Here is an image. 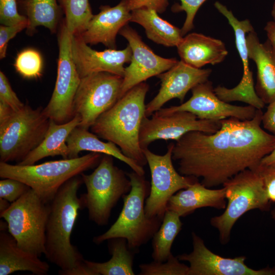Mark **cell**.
<instances>
[{"label":"cell","mask_w":275,"mask_h":275,"mask_svg":"<svg viewBox=\"0 0 275 275\" xmlns=\"http://www.w3.org/2000/svg\"><path fill=\"white\" fill-rule=\"evenodd\" d=\"M262 115L257 109L251 120H221V127L214 133L185 134L174 144L172 151L178 172L201 178L203 185L211 188L246 169H255L275 148V136L261 127Z\"/></svg>","instance_id":"1"},{"label":"cell","mask_w":275,"mask_h":275,"mask_svg":"<svg viewBox=\"0 0 275 275\" xmlns=\"http://www.w3.org/2000/svg\"><path fill=\"white\" fill-rule=\"evenodd\" d=\"M83 183L81 176H76L59 189L49 205L45 232V258L66 271L82 263L84 258L71 242V236L78 215L84 208L77 191Z\"/></svg>","instance_id":"2"},{"label":"cell","mask_w":275,"mask_h":275,"mask_svg":"<svg viewBox=\"0 0 275 275\" xmlns=\"http://www.w3.org/2000/svg\"><path fill=\"white\" fill-rule=\"evenodd\" d=\"M148 90L145 82L133 87L90 128L99 138L114 143L125 156L143 167L147 162L140 145V132L146 116L145 100Z\"/></svg>","instance_id":"3"},{"label":"cell","mask_w":275,"mask_h":275,"mask_svg":"<svg viewBox=\"0 0 275 275\" xmlns=\"http://www.w3.org/2000/svg\"><path fill=\"white\" fill-rule=\"evenodd\" d=\"M102 156L100 153L91 152L74 158H63L32 165L0 162V177L24 183L44 202L49 204L65 182L97 166Z\"/></svg>","instance_id":"4"},{"label":"cell","mask_w":275,"mask_h":275,"mask_svg":"<svg viewBox=\"0 0 275 275\" xmlns=\"http://www.w3.org/2000/svg\"><path fill=\"white\" fill-rule=\"evenodd\" d=\"M127 175L131 189L123 197V208L116 222L105 232L93 238L96 244L112 238H123L130 249L136 250L152 238L161 224L162 218L148 217L145 214V204L150 188L144 175L134 171Z\"/></svg>","instance_id":"5"},{"label":"cell","mask_w":275,"mask_h":275,"mask_svg":"<svg viewBox=\"0 0 275 275\" xmlns=\"http://www.w3.org/2000/svg\"><path fill=\"white\" fill-rule=\"evenodd\" d=\"M80 175L87 189L80 198L89 219L98 226L106 225L113 208L131 189L127 173L114 164L113 156L104 154L92 173Z\"/></svg>","instance_id":"6"},{"label":"cell","mask_w":275,"mask_h":275,"mask_svg":"<svg viewBox=\"0 0 275 275\" xmlns=\"http://www.w3.org/2000/svg\"><path fill=\"white\" fill-rule=\"evenodd\" d=\"M227 203L224 212L212 217L210 224L218 232L221 242L225 244L237 221L253 209L268 211L269 201L259 173L246 169L234 176L223 185Z\"/></svg>","instance_id":"7"},{"label":"cell","mask_w":275,"mask_h":275,"mask_svg":"<svg viewBox=\"0 0 275 275\" xmlns=\"http://www.w3.org/2000/svg\"><path fill=\"white\" fill-rule=\"evenodd\" d=\"M49 119L27 104L0 123V162H21L44 139Z\"/></svg>","instance_id":"8"},{"label":"cell","mask_w":275,"mask_h":275,"mask_svg":"<svg viewBox=\"0 0 275 275\" xmlns=\"http://www.w3.org/2000/svg\"><path fill=\"white\" fill-rule=\"evenodd\" d=\"M49 205L31 188L0 213L8 231L21 249L39 257L45 252V232Z\"/></svg>","instance_id":"9"},{"label":"cell","mask_w":275,"mask_h":275,"mask_svg":"<svg viewBox=\"0 0 275 275\" xmlns=\"http://www.w3.org/2000/svg\"><path fill=\"white\" fill-rule=\"evenodd\" d=\"M72 36L64 18L58 36L59 58L56 82L50 99L43 108L45 115L58 124L69 122L74 117L73 101L81 79L72 58Z\"/></svg>","instance_id":"10"},{"label":"cell","mask_w":275,"mask_h":275,"mask_svg":"<svg viewBox=\"0 0 275 275\" xmlns=\"http://www.w3.org/2000/svg\"><path fill=\"white\" fill-rule=\"evenodd\" d=\"M174 144L170 143L166 153L162 155L152 152L148 148L142 149L151 177L150 191L145 204L148 217L163 218L170 199L180 190L198 181L197 178L182 175L175 169L172 162Z\"/></svg>","instance_id":"11"},{"label":"cell","mask_w":275,"mask_h":275,"mask_svg":"<svg viewBox=\"0 0 275 275\" xmlns=\"http://www.w3.org/2000/svg\"><path fill=\"white\" fill-rule=\"evenodd\" d=\"M123 77L98 72L81 78L74 101V114L81 118L80 127L89 129L97 118L119 99Z\"/></svg>","instance_id":"12"},{"label":"cell","mask_w":275,"mask_h":275,"mask_svg":"<svg viewBox=\"0 0 275 275\" xmlns=\"http://www.w3.org/2000/svg\"><path fill=\"white\" fill-rule=\"evenodd\" d=\"M221 127L220 120L199 119L187 111L167 114L155 112L150 118L145 116L140 132V143L142 149L158 140L177 141L187 132L199 131L214 133Z\"/></svg>","instance_id":"13"},{"label":"cell","mask_w":275,"mask_h":275,"mask_svg":"<svg viewBox=\"0 0 275 275\" xmlns=\"http://www.w3.org/2000/svg\"><path fill=\"white\" fill-rule=\"evenodd\" d=\"M214 6L226 17L233 29L236 46L243 66L242 77L235 87L228 89L218 86L214 88V92L225 102L241 101L256 109H262L265 104L255 91L253 72L249 66L250 59L246 41V34L254 31V29L248 19L239 20L231 10L219 2H215Z\"/></svg>","instance_id":"14"},{"label":"cell","mask_w":275,"mask_h":275,"mask_svg":"<svg viewBox=\"0 0 275 275\" xmlns=\"http://www.w3.org/2000/svg\"><path fill=\"white\" fill-rule=\"evenodd\" d=\"M191 236L192 252L177 256L180 261L189 263L188 275H275V265L257 270L251 268L245 263V256L222 257L209 250L195 232Z\"/></svg>","instance_id":"15"},{"label":"cell","mask_w":275,"mask_h":275,"mask_svg":"<svg viewBox=\"0 0 275 275\" xmlns=\"http://www.w3.org/2000/svg\"><path fill=\"white\" fill-rule=\"evenodd\" d=\"M192 95L180 105L157 111L160 114L176 111H187L195 115L199 119L221 120L234 117L241 120L253 119L257 109L251 106H237L219 99L214 92L211 81L208 80L200 83L191 90Z\"/></svg>","instance_id":"16"},{"label":"cell","mask_w":275,"mask_h":275,"mask_svg":"<svg viewBox=\"0 0 275 275\" xmlns=\"http://www.w3.org/2000/svg\"><path fill=\"white\" fill-rule=\"evenodd\" d=\"M119 34L128 41L132 50L129 65L125 68L119 98L136 85L168 70L178 61L155 54L142 40L138 33L126 25Z\"/></svg>","instance_id":"17"},{"label":"cell","mask_w":275,"mask_h":275,"mask_svg":"<svg viewBox=\"0 0 275 275\" xmlns=\"http://www.w3.org/2000/svg\"><path fill=\"white\" fill-rule=\"evenodd\" d=\"M212 72L210 69H199L181 60L157 76L160 88L157 94L146 104L145 116L149 117L174 98L183 102L187 92L197 85L205 82Z\"/></svg>","instance_id":"18"},{"label":"cell","mask_w":275,"mask_h":275,"mask_svg":"<svg viewBox=\"0 0 275 275\" xmlns=\"http://www.w3.org/2000/svg\"><path fill=\"white\" fill-rule=\"evenodd\" d=\"M71 55L80 78L98 72H108L123 77L124 64L130 62V46L122 50L108 48L97 51L91 48L79 35H72Z\"/></svg>","instance_id":"19"},{"label":"cell","mask_w":275,"mask_h":275,"mask_svg":"<svg viewBox=\"0 0 275 275\" xmlns=\"http://www.w3.org/2000/svg\"><path fill=\"white\" fill-rule=\"evenodd\" d=\"M99 9L100 12L93 15L86 30L79 35L88 44L102 43L109 48L116 49L117 34L130 21L128 0H121L114 7L102 5Z\"/></svg>","instance_id":"20"},{"label":"cell","mask_w":275,"mask_h":275,"mask_svg":"<svg viewBox=\"0 0 275 275\" xmlns=\"http://www.w3.org/2000/svg\"><path fill=\"white\" fill-rule=\"evenodd\" d=\"M246 41L249 59L257 69L255 91L265 104H269L275 100V52L267 40L260 41L255 30L247 34Z\"/></svg>","instance_id":"21"},{"label":"cell","mask_w":275,"mask_h":275,"mask_svg":"<svg viewBox=\"0 0 275 275\" xmlns=\"http://www.w3.org/2000/svg\"><path fill=\"white\" fill-rule=\"evenodd\" d=\"M177 48L182 61L199 69L221 63L228 54L222 40L197 33L183 37Z\"/></svg>","instance_id":"22"},{"label":"cell","mask_w":275,"mask_h":275,"mask_svg":"<svg viewBox=\"0 0 275 275\" xmlns=\"http://www.w3.org/2000/svg\"><path fill=\"white\" fill-rule=\"evenodd\" d=\"M227 205L225 190L211 189L198 181L185 189H181L169 200L167 210L176 212L180 217L185 216L195 210L203 207L225 209Z\"/></svg>","instance_id":"23"},{"label":"cell","mask_w":275,"mask_h":275,"mask_svg":"<svg viewBox=\"0 0 275 275\" xmlns=\"http://www.w3.org/2000/svg\"><path fill=\"white\" fill-rule=\"evenodd\" d=\"M35 254L17 245L15 238L5 231L0 232V275L17 271H28L35 275H46L49 265Z\"/></svg>","instance_id":"24"},{"label":"cell","mask_w":275,"mask_h":275,"mask_svg":"<svg viewBox=\"0 0 275 275\" xmlns=\"http://www.w3.org/2000/svg\"><path fill=\"white\" fill-rule=\"evenodd\" d=\"M66 143L69 150L68 158L79 157V153L82 151L107 154L124 162L138 174L145 175L143 167L125 156L116 145L111 142L101 141L88 129L79 126L75 127L67 138Z\"/></svg>","instance_id":"25"},{"label":"cell","mask_w":275,"mask_h":275,"mask_svg":"<svg viewBox=\"0 0 275 275\" xmlns=\"http://www.w3.org/2000/svg\"><path fill=\"white\" fill-rule=\"evenodd\" d=\"M80 122L81 118L78 115H75L71 120L63 124H58L50 120L48 130L42 142L23 160L17 164L32 165L48 156H61L64 159L68 158L67 138Z\"/></svg>","instance_id":"26"},{"label":"cell","mask_w":275,"mask_h":275,"mask_svg":"<svg viewBox=\"0 0 275 275\" xmlns=\"http://www.w3.org/2000/svg\"><path fill=\"white\" fill-rule=\"evenodd\" d=\"M130 21L142 25L147 37L157 44L177 47L183 38L181 29L163 19L153 9L142 8L131 11Z\"/></svg>","instance_id":"27"},{"label":"cell","mask_w":275,"mask_h":275,"mask_svg":"<svg viewBox=\"0 0 275 275\" xmlns=\"http://www.w3.org/2000/svg\"><path fill=\"white\" fill-rule=\"evenodd\" d=\"M108 249L111 258L100 263L84 260L94 275H132L134 252L130 249L127 240L123 238L108 240Z\"/></svg>","instance_id":"28"},{"label":"cell","mask_w":275,"mask_h":275,"mask_svg":"<svg viewBox=\"0 0 275 275\" xmlns=\"http://www.w3.org/2000/svg\"><path fill=\"white\" fill-rule=\"evenodd\" d=\"M18 4L28 19L26 33L28 35H33L40 26L52 33H56L63 13L57 0H23Z\"/></svg>","instance_id":"29"},{"label":"cell","mask_w":275,"mask_h":275,"mask_svg":"<svg viewBox=\"0 0 275 275\" xmlns=\"http://www.w3.org/2000/svg\"><path fill=\"white\" fill-rule=\"evenodd\" d=\"M182 225L180 216L176 212L166 210L159 229L152 237L151 256L154 261L167 260L172 254V244Z\"/></svg>","instance_id":"30"},{"label":"cell","mask_w":275,"mask_h":275,"mask_svg":"<svg viewBox=\"0 0 275 275\" xmlns=\"http://www.w3.org/2000/svg\"><path fill=\"white\" fill-rule=\"evenodd\" d=\"M65 14L66 26L72 35H79L86 29L94 14L89 0H57Z\"/></svg>","instance_id":"31"},{"label":"cell","mask_w":275,"mask_h":275,"mask_svg":"<svg viewBox=\"0 0 275 275\" xmlns=\"http://www.w3.org/2000/svg\"><path fill=\"white\" fill-rule=\"evenodd\" d=\"M43 60L40 53L33 48H26L19 52L15 59L14 66L23 77L38 78L42 74Z\"/></svg>","instance_id":"32"},{"label":"cell","mask_w":275,"mask_h":275,"mask_svg":"<svg viewBox=\"0 0 275 275\" xmlns=\"http://www.w3.org/2000/svg\"><path fill=\"white\" fill-rule=\"evenodd\" d=\"M172 254L167 261H153L139 265L140 275H188L189 266Z\"/></svg>","instance_id":"33"},{"label":"cell","mask_w":275,"mask_h":275,"mask_svg":"<svg viewBox=\"0 0 275 275\" xmlns=\"http://www.w3.org/2000/svg\"><path fill=\"white\" fill-rule=\"evenodd\" d=\"M31 188L24 183L10 178H2L0 181V198L11 203L16 201Z\"/></svg>","instance_id":"34"},{"label":"cell","mask_w":275,"mask_h":275,"mask_svg":"<svg viewBox=\"0 0 275 275\" xmlns=\"http://www.w3.org/2000/svg\"><path fill=\"white\" fill-rule=\"evenodd\" d=\"M180 4H176L172 7L174 12L184 11L186 18L181 30L182 36L185 35L194 28V20L196 13L200 7L207 0H179Z\"/></svg>","instance_id":"35"},{"label":"cell","mask_w":275,"mask_h":275,"mask_svg":"<svg viewBox=\"0 0 275 275\" xmlns=\"http://www.w3.org/2000/svg\"><path fill=\"white\" fill-rule=\"evenodd\" d=\"M17 0H0V22L12 25L28 21L26 17L18 11Z\"/></svg>","instance_id":"36"},{"label":"cell","mask_w":275,"mask_h":275,"mask_svg":"<svg viewBox=\"0 0 275 275\" xmlns=\"http://www.w3.org/2000/svg\"><path fill=\"white\" fill-rule=\"evenodd\" d=\"M0 100L7 103L14 111L20 109L25 104L19 100L2 71H0Z\"/></svg>","instance_id":"37"},{"label":"cell","mask_w":275,"mask_h":275,"mask_svg":"<svg viewBox=\"0 0 275 275\" xmlns=\"http://www.w3.org/2000/svg\"><path fill=\"white\" fill-rule=\"evenodd\" d=\"M28 21L22 22L12 25L0 26V59H3L6 56L7 49L9 41L18 33L26 29Z\"/></svg>","instance_id":"38"},{"label":"cell","mask_w":275,"mask_h":275,"mask_svg":"<svg viewBox=\"0 0 275 275\" xmlns=\"http://www.w3.org/2000/svg\"><path fill=\"white\" fill-rule=\"evenodd\" d=\"M254 170L260 175L269 201L275 203V167L259 164Z\"/></svg>","instance_id":"39"},{"label":"cell","mask_w":275,"mask_h":275,"mask_svg":"<svg viewBox=\"0 0 275 275\" xmlns=\"http://www.w3.org/2000/svg\"><path fill=\"white\" fill-rule=\"evenodd\" d=\"M131 11L146 8L155 10L158 13H163L168 6V0H128Z\"/></svg>","instance_id":"40"},{"label":"cell","mask_w":275,"mask_h":275,"mask_svg":"<svg viewBox=\"0 0 275 275\" xmlns=\"http://www.w3.org/2000/svg\"><path fill=\"white\" fill-rule=\"evenodd\" d=\"M262 124L264 129L275 136V100L269 103L266 112L263 113Z\"/></svg>","instance_id":"41"},{"label":"cell","mask_w":275,"mask_h":275,"mask_svg":"<svg viewBox=\"0 0 275 275\" xmlns=\"http://www.w3.org/2000/svg\"><path fill=\"white\" fill-rule=\"evenodd\" d=\"M84 260L82 263L73 269L66 271L59 270V274L61 275H94L93 272L87 266Z\"/></svg>","instance_id":"42"},{"label":"cell","mask_w":275,"mask_h":275,"mask_svg":"<svg viewBox=\"0 0 275 275\" xmlns=\"http://www.w3.org/2000/svg\"><path fill=\"white\" fill-rule=\"evenodd\" d=\"M264 31L269 42L275 52V21L272 20L267 22L265 25Z\"/></svg>","instance_id":"43"},{"label":"cell","mask_w":275,"mask_h":275,"mask_svg":"<svg viewBox=\"0 0 275 275\" xmlns=\"http://www.w3.org/2000/svg\"><path fill=\"white\" fill-rule=\"evenodd\" d=\"M13 111L14 110L7 103L0 100V123L9 117Z\"/></svg>","instance_id":"44"},{"label":"cell","mask_w":275,"mask_h":275,"mask_svg":"<svg viewBox=\"0 0 275 275\" xmlns=\"http://www.w3.org/2000/svg\"><path fill=\"white\" fill-rule=\"evenodd\" d=\"M259 164L263 166L275 167V148L263 158Z\"/></svg>","instance_id":"45"},{"label":"cell","mask_w":275,"mask_h":275,"mask_svg":"<svg viewBox=\"0 0 275 275\" xmlns=\"http://www.w3.org/2000/svg\"><path fill=\"white\" fill-rule=\"evenodd\" d=\"M11 203L8 200L0 198V213L8 209L11 205Z\"/></svg>","instance_id":"46"},{"label":"cell","mask_w":275,"mask_h":275,"mask_svg":"<svg viewBox=\"0 0 275 275\" xmlns=\"http://www.w3.org/2000/svg\"><path fill=\"white\" fill-rule=\"evenodd\" d=\"M6 227L8 228L7 223L6 221L5 222H4L2 221H1V231H5L6 229Z\"/></svg>","instance_id":"47"},{"label":"cell","mask_w":275,"mask_h":275,"mask_svg":"<svg viewBox=\"0 0 275 275\" xmlns=\"http://www.w3.org/2000/svg\"><path fill=\"white\" fill-rule=\"evenodd\" d=\"M271 15L273 18V20L275 21V0L273 3L271 11Z\"/></svg>","instance_id":"48"},{"label":"cell","mask_w":275,"mask_h":275,"mask_svg":"<svg viewBox=\"0 0 275 275\" xmlns=\"http://www.w3.org/2000/svg\"><path fill=\"white\" fill-rule=\"evenodd\" d=\"M271 216L272 218L274 221H275V206L271 212Z\"/></svg>","instance_id":"49"},{"label":"cell","mask_w":275,"mask_h":275,"mask_svg":"<svg viewBox=\"0 0 275 275\" xmlns=\"http://www.w3.org/2000/svg\"><path fill=\"white\" fill-rule=\"evenodd\" d=\"M23 0H17V2H18V4H19L20 3H21L22 1H23Z\"/></svg>","instance_id":"50"}]
</instances>
